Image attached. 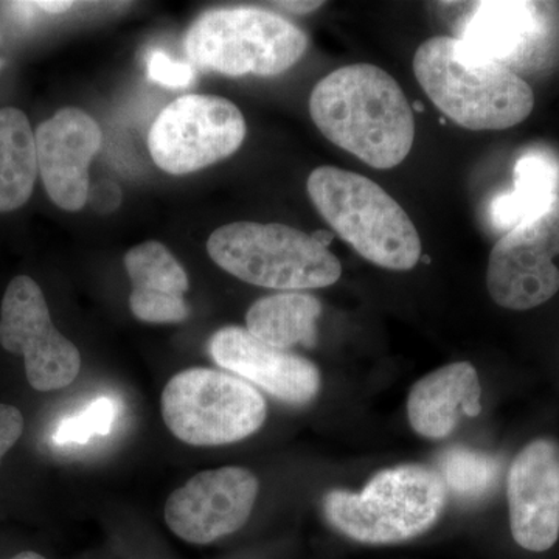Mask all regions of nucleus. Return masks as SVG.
<instances>
[{
    "label": "nucleus",
    "mask_w": 559,
    "mask_h": 559,
    "mask_svg": "<svg viewBox=\"0 0 559 559\" xmlns=\"http://www.w3.org/2000/svg\"><path fill=\"white\" fill-rule=\"evenodd\" d=\"M209 352L221 369L259 385L289 404H307L320 389L316 364L299 355L272 347L241 326H226L213 334Z\"/></svg>",
    "instance_id": "nucleus-14"
},
{
    "label": "nucleus",
    "mask_w": 559,
    "mask_h": 559,
    "mask_svg": "<svg viewBox=\"0 0 559 559\" xmlns=\"http://www.w3.org/2000/svg\"><path fill=\"white\" fill-rule=\"evenodd\" d=\"M266 401L248 381L212 369L180 371L162 393V417L173 436L191 447H221L248 439L266 419Z\"/></svg>",
    "instance_id": "nucleus-7"
},
{
    "label": "nucleus",
    "mask_w": 559,
    "mask_h": 559,
    "mask_svg": "<svg viewBox=\"0 0 559 559\" xmlns=\"http://www.w3.org/2000/svg\"><path fill=\"white\" fill-rule=\"evenodd\" d=\"M414 73L430 102L466 130H509L535 108L527 81L502 62L474 57L452 36L425 40L415 51Z\"/></svg>",
    "instance_id": "nucleus-2"
},
{
    "label": "nucleus",
    "mask_w": 559,
    "mask_h": 559,
    "mask_svg": "<svg viewBox=\"0 0 559 559\" xmlns=\"http://www.w3.org/2000/svg\"><path fill=\"white\" fill-rule=\"evenodd\" d=\"M117 404L108 396H102L90 404L87 409L60 421L53 432L58 447L86 444L95 436H108L117 418Z\"/></svg>",
    "instance_id": "nucleus-22"
},
{
    "label": "nucleus",
    "mask_w": 559,
    "mask_h": 559,
    "mask_svg": "<svg viewBox=\"0 0 559 559\" xmlns=\"http://www.w3.org/2000/svg\"><path fill=\"white\" fill-rule=\"evenodd\" d=\"M312 237L316 238L320 242V245L329 246V242L333 240V234H330V231H316V234H312Z\"/></svg>",
    "instance_id": "nucleus-28"
},
{
    "label": "nucleus",
    "mask_w": 559,
    "mask_h": 559,
    "mask_svg": "<svg viewBox=\"0 0 559 559\" xmlns=\"http://www.w3.org/2000/svg\"><path fill=\"white\" fill-rule=\"evenodd\" d=\"M511 535L522 549L546 551L559 538V450L550 440L527 444L509 473Z\"/></svg>",
    "instance_id": "nucleus-13"
},
{
    "label": "nucleus",
    "mask_w": 559,
    "mask_h": 559,
    "mask_svg": "<svg viewBox=\"0 0 559 559\" xmlns=\"http://www.w3.org/2000/svg\"><path fill=\"white\" fill-rule=\"evenodd\" d=\"M0 69H2V57H0Z\"/></svg>",
    "instance_id": "nucleus-30"
},
{
    "label": "nucleus",
    "mask_w": 559,
    "mask_h": 559,
    "mask_svg": "<svg viewBox=\"0 0 559 559\" xmlns=\"http://www.w3.org/2000/svg\"><path fill=\"white\" fill-rule=\"evenodd\" d=\"M479 377L469 362H455L432 371L412 388L407 414L412 428L426 439L450 436L462 415L481 412Z\"/></svg>",
    "instance_id": "nucleus-16"
},
{
    "label": "nucleus",
    "mask_w": 559,
    "mask_h": 559,
    "mask_svg": "<svg viewBox=\"0 0 559 559\" xmlns=\"http://www.w3.org/2000/svg\"><path fill=\"white\" fill-rule=\"evenodd\" d=\"M437 473L444 487L460 498L476 499L487 495L499 479L500 463L484 452L451 448L440 455Z\"/></svg>",
    "instance_id": "nucleus-21"
},
{
    "label": "nucleus",
    "mask_w": 559,
    "mask_h": 559,
    "mask_svg": "<svg viewBox=\"0 0 559 559\" xmlns=\"http://www.w3.org/2000/svg\"><path fill=\"white\" fill-rule=\"evenodd\" d=\"M557 255L559 194L496 242L487 267L489 296L499 307L513 311L546 304L559 290Z\"/></svg>",
    "instance_id": "nucleus-9"
},
{
    "label": "nucleus",
    "mask_w": 559,
    "mask_h": 559,
    "mask_svg": "<svg viewBox=\"0 0 559 559\" xmlns=\"http://www.w3.org/2000/svg\"><path fill=\"white\" fill-rule=\"evenodd\" d=\"M40 179L50 200L76 212L90 198V165L102 146L97 121L81 109L58 110L35 132Z\"/></svg>",
    "instance_id": "nucleus-12"
},
{
    "label": "nucleus",
    "mask_w": 559,
    "mask_h": 559,
    "mask_svg": "<svg viewBox=\"0 0 559 559\" xmlns=\"http://www.w3.org/2000/svg\"><path fill=\"white\" fill-rule=\"evenodd\" d=\"M322 304L314 296L282 293L263 297L249 308L246 330L272 347L289 349L297 345L314 347Z\"/></svg>",
    "instance_id": "nucleus-17"
},
{
    "label": "nucleus",
    "mask_w": 559,
    "mask_h": 559,
    "mask_svg": "<svg viewBox=\"0 0 559 559\" xmlns=\"http://www.w3.org/2000/svg\"><path fill=\"white\" fill-rule=\"evenodd\" d=\"M191 64L227 76H272L297 64L308 36L293 22L261 9L210 10L183 38Z\"/></svg>",
    "instance_id": "nucleus-6"
},
{
    "label": "nucleus",
    "mask_w": 559,
    "mask_h": 559,
    "mask_svg": "<svg viewBox=\"0 0 559 559\" xmlns=\"http://www.w3.org/2000/svg\"><path fill=\"white\" fill-rule=\"evenodd\" d=\"M0 345L24 358L33 389L51 392L79 378L81 355L50 318L38 283L27 275L11 280L0 307Z\"/></svg>",
    "instance_id": "nucleus-10"
},
{
    "label": "nucleus",
    "mask_w": 559,
    "mask_h": 559,
    "mask_svg": "<svg viewBox=\"0 0 559 559\" xmlns=\"http://www.w3.org/2000/svg\"><path fill=\"white\" fill-rule=\"evenodd\" d=\"M310 114L331 143L377 170L399 167L414 146V109L399 81L377 66H345L320 80Z\"/></svg>",
    "instance_id": "nucleus-1"
},
{
    "label": "nucleus",
    "mask_w": 559,
    "mask_h": 559,
    "mask_svg": "<svg viewBox=\"0 0 559 559\" xmlns=\"http://www.w3.org/2000/svg\"><path fill=\"white\" fill-rule=\"evenodd\" d=\"M90 200L97 212H114V210L120 205L121 191L119 187L112 182L97 183V186L90 191V198H87V201Z\"/></svg>",
    "instance_id": "nucleus-25"
},
{
    "label": "nucleus",
    "mask_w": 559,
    "mask_h": 559,
    "mask_svg": "<svg viewBox=\"0 0 559 559\" xmlns=\"http://www.w3.org/2000/svg\"><path fill=\"white\" fill-rule=\"evenodd\" d=\"M35 3L40 11H46V13L49 14L66 13V11H69L75 5V3L70 2V0H39V2Z\"/></svg>",
    "instance_id": "nucleus-27"
},
{
    "label": "nucleus",
    "mask_w": 559,
    "mask_h": 559,
    "mask_svg": "<svg viewBox=\"0 0 559 559\" xmlns=\"http://www.w3.org/2000/svg\"><path fill=\"white\" fill-rule=\"evenodd\" d=\"M274 5L282 7L283 10L294 14H310L319 10L323 2H311V0H301V2H275Z\"/></svg>",
    "instance_id": "nucleus-26"
},
{
    "label": "nucleus",
    "mask_w": 559,
    "mask_h": 559,
    "mask_svg": "<svg viewBox=\"0 0 559 559\" xmlns=\"http://www.w3.org/2000/svg\"><path fill=\"white\" fill-rule=\"evenodd\" d=\"M10 559H46L43 555L35 554V551H22V554L14 555Z\"/></svg>",
    "instance_id": "nucleus-29"
},
{
    "label": "nucleus",
    "mask_w": 559,
    "mask_h": 559,
    "mask_svg": "<svg viewBox=\"0 0 559 559\" xmlns=\"http://www.w3.org/2000/svg\"><path fill=\"white\" fill-rule=\"evenodd\" d=\"M257 496L259 480L249 469L202 471L171 492L165 521L180 539L204 546L238 532L248 522Z\"/></svg>",
    "instance_id": "nucleus-11"
},
{
    "label": "nucleus",
    "mask_w": 559,
    "mask_h": 559,
    "mask_svg": "<svg viewBox=\"0 0 559 559\" xmlns=\"http://www.w3.org/2000/svg\"><path fill=\"white\" fill-rule=\"evenodd\" d=\"M559 189V165L543 153H530L514 165V189L499 194L491 215L499 227L513 229L546 207Z\"/></svg>",
    "instance_id": "nucleus-20"
},
{
    "label": "nucleus",
    "mask_w": 559,
    "mask_h": 559,
    "mask_svg": "<svg viewBox=\"0 0 559 559\" xmlns=\"http://www.w3.org/2000/svg\"><path fill=\"white\" fill-rule=\"evenodd\" d=\"M448 489L437 471L403 465L381 471L360 492L334 489L323 503L334 528L373 546L417 538L436 525Z\"/></svg>",
    "instance_id": "nucleus-4"
},
{
    "label": "nucleus",
    "mask_w": 559,
    "mask_h": 559,
    "mask_svg": "<svg viewBox=\"0 0 559 559\" xmlns=\"http://www.w3.org/2000/svg\"><path fill=\"white\" fill-rule=\"evenodd\" d=\"M308 194L331 229L362 259L392 271H411L421 240L406 210L373 180L336 167H319Z\"/></svg>",
    "instance_id": "nucleus-3"
},
{
    "label": "nucleus",
    "mask_w": 559,
    "mask_h": 559,
    "mask_svg": "<svg viewBox=\"0 0 559 559\" xmlns=\"http://www.w3.org/2000/svg\"><path fill=\"white\" fill-rule=\"evenodd\" d=\"M146 75L160 86L183 90L193 84L197 70L189 62L171 60L165 51L156 50L150 53L146 61Z\"/></svg>",
    "instance_id": "nucleus-23"
},
{
    "label": "nucleus",
    "mask_w": 559,
    "mask_h": 559,
    "mask_svg": "<svg viewBox=\"0 0 559 559\" xmlns=\"http://www.w3.org/2000/svg\"><path fill=\"white\" fill-rule=\"evenodd\" d=\"M246 131L234 103L216 95H183L154 121L148 148L160 170L189 175L237 153Z\"/></svg>",
    "instance_id": "nucleus-8"
},
{
    "label": "nucleus",
    "mask_w": 559,
    "mask_h": 559,
    "mask_svg": "<svg viewBox=\"0 0 559 559\" xmlns=\"http://www.w3.org/2000/svg\"><path fill=\"white\" fill-rule=\"evenodd\" d=\"M207 250L224 271L261 288H326L342 275L341 261L329 248L283 224H227L210 235Z\"/></svg>",
    "instance_id": "nucleus-5"
},
{
    "label": "nucleus",
    "mask_w": 559,
    "mask_h": 559,
    "mask_svg": "<svg viewBox=\"0 0 559 559\" xmlns=\"http://www.w3.org/2000/svg\"><path fill=\"white\" fill-rule=\"evenodd\" d=\"M22 432H24V417L21 411L9 404H0V462L21 439Z\"/></svg>",
    "instance_id": "nucleus-24"
},
{
    "label": "nucleus",
    "mask_w": 559,
    "mask_h": 559,
    "mask_svg": "<svg viewBox=\"0 0 559 559\" xmlns=\"http://www.w3.org/2000/svg\"><path fill=\"white\" fill-rule=\"evenodd\" d=\"M38 173L35 132L27 116L16 108L0 109V213L27 204Z\"/></svg>",
    "instance_id": "nucleus-19"
},
{
    "label": "nucleus",
    "mask_w": 559,
    "mask_h": 559,
    "mask_svg": "<svg viewBox=\"0 0 559 559\" xmlns=\"http://www.w3.org/2000/svg\"><path fill=\"white\" fill-rule=\"evenodd\" d=\"M535 31L530 3L484 2L466 24L465 49L481 60L502 62L520 53Z\"/></svg>",
    "instance_id": "nucleus-18"
},
{
    "label": "nucleus",
    "mask_w": 559,
    "mask_h": 559,
    "mask_svg": "<svg viewBox=\"0 0 559 559\" xmlns=\"http://www.w3.org/2000/svg\"><path fill=\"white\" fill-rule=\"evenodd\" d=\"M124 267L132 283L130 307L135 318L148 323H179L189 318V277L162 242L132 248L124 255Z\"/></svg>",
    "instance_id": "nucleus-15"
}]
</instances>
